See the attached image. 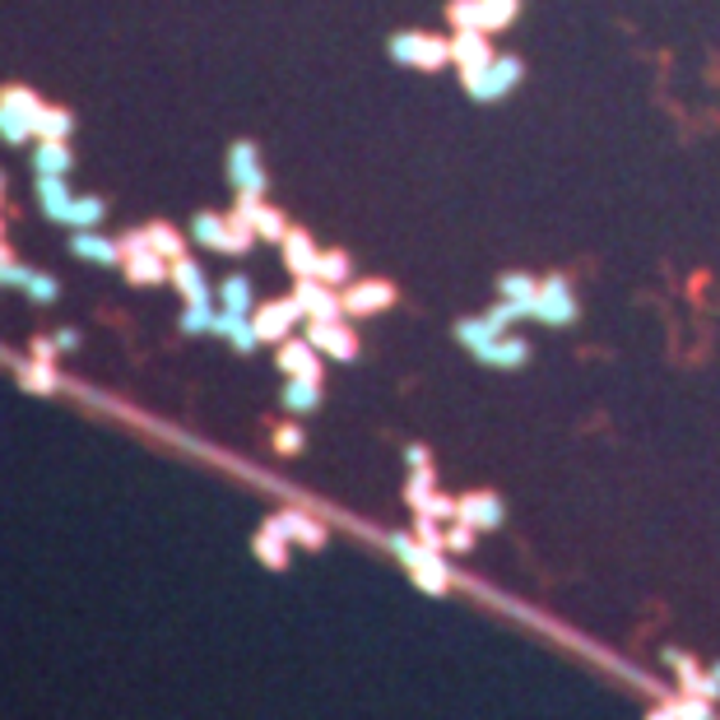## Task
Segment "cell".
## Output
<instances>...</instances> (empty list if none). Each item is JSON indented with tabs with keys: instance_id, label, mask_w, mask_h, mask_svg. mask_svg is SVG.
<instances>
[{
	"instance_id": "ab89813d",
	"label": "cell",
	"mask_w": 720,
	"mask_h": 720,
	"mask_svg": "<svg viewBox=\"0 0 720 720\" xmlns=\"http://www.w3.org/2000/svg\"><path fill=\"white\" fill-rule=\"evenodd\" d=\"M256 237H261V242H284V237H288V223H284V214L265 205V210L256 214Z\"/></svg>"
},
{
	"instance_id": "e0dca14e",
	"label": "cell",
	"mask_w": 720,
	"mask_h": 720,
	"mask_svg": "<svg viewBox=\"0 0 720 720\" xmlns=\"http://www.w3.org/2000/svg\"><path fill=\"white\" fill-rule=\"evenodd\" d=\"M168 279L177 284V294H182L187 303H214V294H210V279H205V269H200L191 256L172 261V275H168Z\"/></svg>"
},
{
	"instance_id": "1f68e13d",
	"label": "cell",
	"mask_w": 720,
	"mask_h": 720,
	"mask_svg": "<svg viewBox=\"0 0 720 720\" xmlns=\"http://www.w3.org/2000/svg\"><path fill=\"white\" fill-rule=\"evenodd\" d=\"M75 130V117L65 107H42L38 117V140H65V135Z\"/></svg>"
},
{
	"instance_id": "d4e9b609",
	"label": "cell",
	"mask_w": 720,
	"mask_h": 720,
	"mask_svg": "<svg viewBox=\"0 0 720 720\" xmlns=\"http://www.w3.org/2000/svg\"><path fill=\"white\" fill-rule=\"evenodd\" d=\"M275 526H279L288 539H303V544H311V549H321V544H326V530H321L317 521H307L303 511H284V516H275Z\"/></svg>"
},
{
	"instance_id": "44dd1931",
	"label": "cell",
	"mask_w": 720,
	"mask_h": 720,
	"mask_svg": "<svg viewBox=\"0 0 720 720\" xmlns=\"http://www.w3.org/2000/svg\"><path fill=\"white\" fill-rule=\"evenodd\" d=\"M279 400H284L288 414H311V410L321 404V381H311V377H288Z\"/></svg>"
},
{
	"instance_id": "6da1fadb",
	"label": "cell",
	"mask_w": 720,
	"mask_h": 720,
	"mask_svg": "<svg viewBox=\"0 0 720 720\" xmlns=\"http://www.w3.org/2000/svg\"><path fill=\"white\" fill-rule=\"evenodd\" d=\"M465 80V94L475 98V103H502L516 84L526 80V65L516 61V56H493L484 71H475V75H460Z\"/></svg>"
},
{
	"instance_id": "f546056e",
	"label": "cell",
	"mask_w": 720,
	"mask_h": 720,
	"mask_svg": "<svg viewBox=\"0 0 720 720\" xmlns=\"http://www.w3.org/2000/svg\"><path fill=\"white\" fill-rule=\"evenodd\" d=\"M650 720H711V697H684V702L650 711Z\"/></svg>"
},
{
	"instance_id": "5b68a950",
	"label": "cell",
	"mask_w": 720,
	"mask_h": 720,
	"mask_svg": "<svg viewBox=\"0 0 720 720\" xmlns=\"http://www.w3.org/2000/svg\"><path fill=\"white\" fill-rule=\"evenodd\" d=\"M294 298H298V307L307 311V321H335V317H345V294H335V288L321 284L317 275H311V279H298Z\"/></svg>"
},
{
	"instance_id": "ba28073f",
	"label": "cell",
	"mask_w": 720,
	"mask_h": 720,
	"mask_svg": "<svg viewBox=\"0 0 720 720\" xmlns=\"http://www.w3.org/2000/svg\"><path fill=\"white\" fill-rule=\"evenodd\" d=\"M456 521L475 526V530H498L507 521V507H502V498H493V493H465L456 502Z\"/></svg>"
},
{
	"instance_id": "603a6c76",
	"label": "cell",
	"mask_w": 720,
	"mask_h": 720,
	"mask_svg": "<svg viewBox=\"0 0 720 720\" xmlns=\"http://www.w3.org/2000/svg\"><path fill=\"white\" fill-rule=\"evenodd\" d=\"M219 303H223V311H242V317H252V311H256L252 279H246V275H229V279L219 284Z\"/></svg>"
},
{
	"instance_id": "f6af8a7d",
	"label": "cell",
	"mask_w": 720,
	"mask_h": 720,
	"mask_svg": "<svg viewBox=\"0 0 720 720\" xmlns=\"http://www.w3.org/2000/svg\"><path fill=\"white\" fill-rule=\"evenodd\" d=\"M24 294H29L38 307H47V303H56V294H61V288H56V279H52V275H33Z\"/></svg>"
},
{
	"instance_id": "2e32d148",
	"label": "cell",
	"mask_w": 720,
	"mask_h": 720,
	"mask_svg": "<svg viewBox=\"0 0 720 720\" xmlns=\"http://www.w3.org/2000/svg\"><path fill=\"white\" fill-rule=\"evenodd\" d=\"M121 269H126V279L130 284H163L168 275H172V265L153 252V246H140V252H130L126 261H121Z\"/></svg>"
},
{
	"instance_id": "836d02e7",
	"label": "cell",
	"mask_w": 720,
	"mask_h": 720,
	"mask_svg": "<svg viewBox=\"0 0 720 720\" xmlns=\"http://www.w3.org/2000/svg\"><path fill=\"white\" fill-rule=\"evenodd\" d=\"M0 103H6V107H14V112H24V117L38 126V117H42V107H47V103H42L38 94H33V88H0Z\"/></svg>"
},
{
	"instance_id": "7c38bea8",
	"label": "cell",
	"mask_w": 720,
	"mask_h": 720,
	"mask_svg": "<svg viewBox=\"0 0 720 720\" xmlns=\"http://www.w3.org/2000/svg\"><path fill=\"white\" fill-rule=\"evenodd\" d=\"M38 205H42V214H47L52 223H71L75 195H71V187H65V177H61V172L38 177Z\"/></svg>"
},
{
	"instance_id": "bcb514c9",
	"label": "cell",
	"mask_w": 720,
	"mask_h": 720,
	"mask_svg": "<svg viewBox=\"0 0 720 720\" xmlns=\"http://www.w3.org/2000/svg\"><path fill=\"white\" fill-rule=\"evenodd\" d=\"M419 516H433V521H456V502L452 498H437V493H433V498L419 507Z\"/></svg>"
},
{
	"instance_id": "74e56055",
	"label": "cell",
	"mask_w": 720,
	"mask_h": 720,
	"mask_svg": "<svg viewBox=\"0 0 720 720\" xmlns=\"http://www.w3.org/2000/svg\"><path fill=\"white\" fill-rule=\"evenodd\" d=\"M214 317H219V311H214L210 303H187L182 330H187V335H210V330H214Z\"/></svg>"
},
{
	"instance_id": "7bdbcfd3",
	"label": "cell",
	"mask_w": 720,
	"mask_h": 720,
	"mask_svg": "<svg viewBox=\"0 0 720 720\" xmlns=\"http://www.w3.org/2000/svg\"><path fill=\"white\" fill-rule=\"evenodd\" d=\"M414 534L423 549H446V534H442V521H433V516H419L414 521Z\"/></svg>"
},
{
	"instance_id": "cb8c5ba5",
	"label": "cell",
	"mask_w": 720,
	"mask_h": 720,
	"mask_svg": "<svg viewBox=\"0 0 720 720\" xmlns=\"http://www.w3.org/2000/svg\"><path fill=\"white\" fill-rule=\"evenodd\" d=\"M456 340L475 353V349H484V345H493V340H502V330L493 326L488 317H465V321H456Z\"/></svg>"
},
{
	"instance_id": "681fc988",
	"label": "cell",
	"mask_w": 720,
	"mask_h": 720,
	"mask_svg": "<svg viewBox=\"0 0 720 720\" xmlns=\"http://www.w3.org/2000/svg\"><path fill=\"white\" fill-rule=\"evenodd\" d=\"M56 345H61V353H75L80 349V330L75 326H61L56 330Z\"/></svg>"
},
{
	"instance_id": "4fadbf2b",
	"label": "cell",
	"mask_w": 720,
	"mask_h": 720,
	"mask_svg": "<svg viewBox=\"0 0 720 720\" xmlns=\"http://www.w3.org/2000/svg\"><path fill=\"white\" fill-rule=\"evenodd\" d=\"M279 246H284V265L294 269L298 279H311V275H317V261H321V252H317V242H311V233H303V229H288V237H284Z\"/></svg>"
},
{
	"instance_id": "8d00e7d4",
	"label": "cell",
	"mask_w": 720,
	"mask_h": 720,
	"mask_svg": "<svg viewBox=\"0 0 720 720\" xmlns=\"http://www.w3.org/2000/svg\"><path fill=\"white\" fill-rule=\"evenodd\" d=\"M442 65H452V42L446 38H423V56H419V71H442Z\"/></svg>"
},
{
	"instance_id": "8fae6325",
	"label": "cell",
	"mask_w": 720,
	"mask_h": 720,
	"mask_svg": "<svg viewBox=\"0 0 720 720\" xmlns=\"http://www.w3.org/2000/svg\"><path fill=\"white\" fill-rule=\"evenodd\" d=\"M279 368L284 377H311L321 381V349L311 340H284L279 345Z\"/></svg>"
},
{
	"instance_id": "db71d44e",
	"label": "cell",
	"mask_w": 720,
	"mask_h": 720,
	"mask_svg": "<svg viewBox=\"0 0 720 720\" xmlns=\"http://www.w3.org/2000/svg\"><path fill=\"white\" fill-rule=\"evenodd\" d=\"M0 191H6V172H0Z\"/></svg>"
},
{
	"instance_id": "b9f144b4",
	"label": "cell",
	"mask_w": 720,
	"mask_h": 720,
	"mask_svg": "<svg viewBox=\"0 0 720 720\" xmlns=\"http://www.w3.org/2000/svg\"><path fill=\"white\" fill-rule=\"evenodd\" d=\"M404 498H410V507L419 511L427 498H433V475H427V469H410V488H404Z\"/></svg>"
},
{
	"instance_id": "e575fe53",
	"label": "cell",
	"mask_w": 720,
	"mask_h": 720,
	"mask_svg": "<svg viewBox=\"0 0 720 720\" xmlns=\"http://www.w3.org/2000/svg\"><path fill=\"white\" fill-rule=\"evenodd\" d=\"M103 219H107V205L98 195H84V200H75V205H71V229H98Z\"/></svg>"
},
{
	"instance_id": "484cf974",
	"label": "cell",
	"mask_w": 720,
	"mask_h": 720,
	"mask_svg": "<svg viewBox=\"0 0 720 720\" xmlns=\"http://www.w3.org/2000/svg\"><path fill=\"white\" fill-rule=\"evenodd\" d=\"M423 38H427V33H414V29L395 33V38L387 42L391 61H395V65H404V71H419V56H423Z\"/></svg>"
},
{
	"instance_id": "ffe728a7",
	"label": "cell",
	"mask_w": 720,
	"mask_h": 720,
	"mask_svg": "<svg viewBox=\"0 0 720 720\" xmlns=\"http://www.w3.org/2000/svg\"><path fill=\"white\" fill-rule=\"evenodd\" d=\"M414 581H419V591H427V595H446V586H452V572H446L442 549H427V553L419 558Z\"/></svg>"
},
{
	"instance_id": "816d5d0a",
	"label": "cell",
	"mask_w": 720,
	"mask_h": 720,
	"mask_svg": "<svg viewBox=\"0 0 720 720\" xmlns=\"http://www.w3.org/2000/svg\"><path fill=\"white\" fill-rule=\"evenodd\" d=\"M707 688H711V702H716V697H720V665L707 669Z\"/></svg>"
},
{
	"instance_id": "83f0119b",
	"label": "cell",
	"mask_w": 720,
	"mask_h": 720,
	"mask_svg": "<svg viewBox=\"0 0 720 720\" xmlns=\"http://www.w3.org/2000/svg\"><path fill=\"white\" fill-rule=\"evenodd\" d=\"M33 135H38V126L24 117V112H14V107L0 103V140H6V145H29Z\"/></svg>"
},
{
	"instance_id": "4316f807",
	"label": "cell",
	"mask_w": 720,
	"mask_h": 720,
	"mask_svg": "<svg viewBox=\"0 0 720 720\" xmlns=\"http://www.w3.org/2000/svg\"><path fill=\"white\" fill-rule=\"evenodd\" d=\"M317 279L330 284V288L353 284V261H349V252H321V261H317Z\"/></svg>"
},
{
	"instance_id": "3957f363",
	"label": "cell",
	"mask_w": 720,
	"mask_h": 720,
	"mask_svg": "<svg viewBox=\"0 0 720 720\" xmlns=\"http://www.w3.org/2000/svg\"><path fill=\"white\" fill-rule=\"evenodd\" d=\"M252 321H256L261 345H284L288 330H298L307 321V311L298 307V298H279V303H261L252 311Z\"/></svg>"
},
{
	"instance_id": "f35d334b",
	"label": "cell",
	"mask_w": 720,
	"mask_h": 720,
	"mask_svg": "<svg viewBox=\"0 0 720 720\" xmlns=\"http://www.w3.org/2000/svg\"><path fill=\"white\" fill-rule=\"evenodd\" d=\"M484 14H488V33H498L521 14V0H484Z\"/></svg>"
},
{
	"instance_id": "30bf717a",
	"label": "cell",
	"mask_w": 720,
	"mask_h": 720,
	"mask_svg": "<svg viewBox=\"0 0 720 720\" xmlns=\"http://www.w3.org/2000/svg\"><path fill=\"white\" fill-rule=\"evenodd\" d=\"M479 368H498V372H516L530 363V345L521 340V335H502V340H493L484 349H475Z\"/></svg>"
},
{
	"instance_id": "ee69618b",
	"label": "cell",
	"mask_w": 720,
	"mask_h": 720,
	"mask_svg": "<svg viewBox=\"0 0 720 720\" xmlns=\"http://www.w3.org/2000/svg\"><path fill=\"white\" fill-rule=\"evenodd\" d=\"M475 526H465V521H452V530H446V549H452V553H469V549H475Z\"/></svg>"
},
{
	"instance_id": "7a4b0ae2",
	"label": "cell",
	"mask_w": 720,
	"mask_h": 720,
	"mask_svg": "<svg viewBox=\"0 0 720 720\" xmlns=\"http://www.w3.org/2000/svg\"><path fill=\"white\" fill-rule=\"evenodd\" d=\"M576 317H581V307H576V294H572V279L568 275H544L539 298H534V321L549 326V330H562Z\"/></svg>"
},
{
	"instance_id": "5bb4252c",
	"label": "cell",
	"mask_w": 720,
	"mask_h": 720,
	"mask_svg": "<svg viewBox=\"0 0 720 720\" xmlns=\"http://www.w3.org/2000/svg\"><path fill=\"white\" fill-rule=\"evenodd\" d=\"M210 335H223L237 353H256L261 349V335H256V321L242 317V311H219L214 317V330Z\"/></svg>"
},
{
	"instance_id": "277c9868",
	"label": "cell",
	"mask_w": 720,
	"mask_h": 720,
	"mask_svg": "<svg viewBox=\"0 0 720 720\" xmlns=\"http://www.w3.org/2000/svg\"><path fill=\"white\" fill-rule=\"evenodd\" d=\"M229 182L237 195H265L269 187V177H265V163H261V153L252 140H237L229 149Z\"/></svg>"
},
{
	"instance_id": "d6a6232c",
	"label": "cell",
	"mask_w": 720,
	"mask_h": 720,
	"mask_svg": "<svg viewBox=\"0 0 720 720\" xmlns=\"http://www.w3.org/2000/svg\"><path fill=\"white\" fill-rule=\"evenodd\" d=\"M452 24L456 29H484L488 33V14H484V0H452Z\"/></svg>"
},
{
	"instance_id": "7402d4cb",
	"label": "cell",
	"mask_w": 720,
	"mask_h": 720,
	"mask_svg": "<svg viewBox=\"0 0 720 720\" xmlns=\"http://www.w3.org/2000/svg\"><path fill=\"white\" fill-rule=\"evenodd\" d=\"M71 163H75V153H71V145L65 140H42L38 149H33V172L38 177H47V172H71Z\"/></svg>"
},
{
	"instance_id": "f5cc1de1",
	"label": "cell",
	"mask_w": 720,
	"mask_h": 720,
	"mask_svg": "<svg viewBox=\"0 0 720 720\" xmlns=\"http://www.w3.org/2000/svg\"><path fill=\"white\" fill-rule=\"evenodd\" d=\"M0 265H10V246L6 242H0Z\"/></svg>"
},
{
	"instance_id": "ac0fdd59",
	"label": "cell",
	"mask_w": 720,
	"mask_h": 720,
	"mask_svg": "<svg viewBox=\"0 0 720 720\" xmlns=\"http://www.w3.org/2000/svg\"><path fill=\"white\" fill-rule=\"evenodd\" d=\"M71 256L94 261V265H121V242H107V237H98L94 229H75Z\"/></svg>"
},
{
	"instance_id": "4dcf8cb0",
	"label": "cell",
	"mask_w": 720,
	"mask_h": 720,
	"mask_svg": "<svg viewBox=\"0 0 720 720\" xmlns=\"http://www.w3.org/2000/svg\"><path fill=\"white\" fill-rule=\"evenodd\" d=\"M284 530L275 526V521H269L261 534H256V553H261V562H265V568H284V562H288V549H284Z\"/></svg>"
},
{
	"instance_id": "8992f818",
	"label": "cell",
	"mask_w": 720,
	"mask_h": 720,
	"mask_svg": "<svg viewBox=\"0 0 720 720\" xmlns=\"http://www.w3.org/2000/svg\"><path fill=\"white\" fill-rule=\"evenodd\" d=\"M493 56H498V52H493V42H488L484 29H456V38H452V65H456L460 75L484 71Z\"/></svg>"
},
{
	"instance_id": "9a60e30c",
	"label": "cell",
	"mask_w": 720,
	"mask_h": 720,
	"mask_svg": "<svg viewBox=\"0 0 720 720\" xmlns=\"http://www.w3.org/2000/svg\"><path fill=\"white\" fill-rule=\"evenodd\" d=\"M191 237L210 252H223V256H237L233 246V229H229V214H195L191 219Z\"/></svg>"
},
{
	"instance_id": "7dc6e473",
	"label": "cell",
	"mask_w": 720,
	"mask_h": 720,
	"mask_svg": "<svg viewBox=\"0 0 720 720\" xmlns=\"http://www.w3.org/2000/svg\"><path fill=\"white\" fill-rule=\"evenodd\" d=\"M275 446H279L284 456H298V452H303V433H298V427H279V433H275Z\"/></svg>"
},
{
	"instance_id": "9c48e42d",
	"label": "cell",
	"mask_w": 720,
	"mask_h": 720,
	"mask_svg": "<svg viewBox=\"0 0 720 720\" xmlns=\"http://www.w3.org/2000/svg\"><path fill=\"white\" fill-rule=\"evenodd\" d=\"M395 303V288L381 284V279H363V284H349L345 294V317H377Z\"/></svg>"
},
{
	"instance_id": "d590c367",
	"label": "cell",
	"mask_w": 720,
	"mask_h": 720,
	"mask_svg": "<svg viewBox=\"0 0 720 720\" xmlns=\"http://www.w3.org/2000/svg\"><path fill=\"white\" fill-rule=\"evenodd\" d=\"M19 381H24V391H42V395L56 391V372H52V363H42V358H33V363L19 372Z\"/></svg>"
},
{
	"instance_id": "d6986e66",
	"label": "cell",
	"mask_w": 720,
	"mask_h": 720,
	"mask_svg": "<svg viewBox=\"0 0 720 720\" xmlns=\"http://www.w3.org/2000/svg\"><path fill=\"white\" fill-rule=\"evenodd\" d=\"M539 284H544V279L526 275V269H507V275L498 279V298H507V303H521V307L530 311V321H534V298H539Z\"/></svg>"
},
{
	"instance_id": "f1b7e54d",
	"label": "cell",
	"mask_w": 720,
	"mask_h": 720,
	"mask_svg": "<svg viewBox=\"0 0 720 720\" xmlns=\"http://www.w3.org/2000/svg\"><path fill=\"white\" fill-rule=\"evenodd\" d=\"M145 233H149V246H153V252H159L168 265L187 256V242H182V233H177V229H168V223H149Z\"/></svg>"
},
{
	"instance_id": "f907efd6",
	"label": "cell",
	"mask_w": 720,
	"mask_h": 720,
	"mask_svg": "<svg viewBox=\"0 0 720 720\" xmlns=\"http://www.w3.org/2000/svg\"><path fill=\"white\" fill-rule=\"evenodd\" d=\"M404 465H410V469H427V452H423V446H410V452H404Z\"/></svg>"
},
{
	"instance_id": "52a82bcc",
	"label": "cell",
	"mask_w": 720,
	"mask_h": 720,
	"mask_svg": "<svg viewBox=\"0 0 720 720\" xmlns=\"http://www.w3.org/2000/svg\"><path fill=\"white\" fill-rule=\"evenodd\" d=\"M307 340L317 345L326 358H340V363H349V358L358 353V340H353V330L345 326V317H335V321H307Z\"/></svg>"
},
{
	"instance_id": "c3c4849f",
	"label": "cell",
	"mask_w": 720,
	"mask_h": 720,
	"mask_svg": "<svg viewBox=\"0 0 720 720\" xmlns=\"http://www.w3.org/2000/svg\"><path fill=\"white\" fill-rule=\"evenodd\" d=\"M61 353V345H56V335H38L33 340V358H42V363H52V358Z\"/></svg>"
},
{
	"instance_id": "60d3db41",
	"label": "cell",
	"mask_w": 720,
	"mask_h": 720,
	"mask_svg": "<svg viewBox=\"0 0 720 720\" xmlns=\"http://www.w3.org/2000/svg\"><path fill=\"white\" fill-rule=\"evenodd\" d=\"M387 549H391V553L404 562V568H410V572L419 568V558L427 553V549L419 544V534H414V539H410V534H391V539H387Z\"/></svg>"
}]
</instances>
